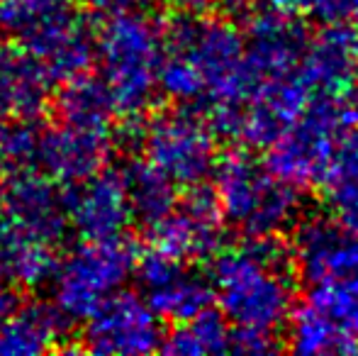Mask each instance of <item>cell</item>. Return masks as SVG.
Here are the masks:
<instances>
[{
  "instance_id": "cell-26",
  "label": "cell",
  "mask_w": 358,
  "mask_h": 356,
  "mask_svg": "<svg viewBox=\"0 0 358 356\" xmlns=\"http://www.w3.org/2000/svg\"><path fill=\"white\" fill-rule=\"evenodd\" d=\"M317 183L327 193V200L358 190V127L336 137Z\"/></svg>"
},
{
  "instance_id": "cell-12",
  "label": "cell",
  "mask_w": 358,
  "mask_h": 356,
  "mask_svg": "<svg viewBox=\"0 0 358 356\" xmlns=\"http://www.w3.org/2000/svg\"><path fill=\"white\" fill-rule=\"evenodd\" d=\"M3 208L15 227L47 244L62 242L69 232L64 190H59L57 180L37 169L8 173Z\"/></svg>"
},
{
  "instance_id": "cell-24",
  "label": "cell",
  "mask_w": 358,
  "mask_h": 356,
  "mask_svg": "<svg viewBox=\"0 0 358 356\" xmlns=\"http://www.w3.org/2000/svg\"><path fill=\"white\" fill-rule=\"evenodd\" d=\"M146 295H149L146 303L151 305V310H154L161 320L188 322L200 310L213 305L215 288L203 276L180 271L171 283H166L164 288L154 290V293H146Z\"/></svg>"
},
{
  "instance_id": "cell-18",
  "label": "cell",
  "mask_w": 358,
  "mask_h": 356,
  "mask_svg": "<svg viewBox=\"0 0 358 356\" xmlns=\"http://www.w3.org/2000/svg\"><path fill=\"white\" fill-rule=\"evenodd\" d=\"M69 318L54 303L17 305L0 325V354L34 356L44 354L66 339Z\"/></svg>"
},
{
  "instance_id": "cell-31",
  "label": "cell",
  "mask_w": 358,
  "mask_h": 356,
  "mask_svg": "<svg viewBox=\"0 0 358 356\" xmlns=\"http://www.w3.org/2000/svg\"><path fill=\"white\" fill-rule=\"evenodd\" d=\"M329 205L334 210V220L346 229L349 234L358 237V190L356 193H344L329 198Z\"/></svg>"
},
{
  "instance_id": "cell-33",
  "label": "cell",
  "mask_w": 358,
  "mask_h": 356,
  "mask_svg": "<svg viewBox=\"0 0 358 356\" xmlns=\"http://www.w3.org/2000/svg\"><path fill=\"white\" fill-rule=\"evenodd\" d=\"M71 3L85 5V8L95 10V13L115 15V13H134V10H144L154 0H71Z\"/></svg>"
},
{
  "instance_id": "cell-15",
  "label": "cell",
  "mask_w": 358,
  "mask_h": 356,
  "mask_svg": "<svg viewBox=\"0 0 358 356\" xmlns=\"http://www.w3.org/2000/svg\"><path fill=\"white\" fill-rule=\"evenodd\" d=\"M110 152H113V142L108 132L57 122L47 129L42 127L37 169H42L49 178L59 183L71 185L103 171Z\"/></svg>"
},
{
  "instance_id": "cell-6",
  "label": "cell",
  "mask_w": 358,
  "mask_h": 356,
  "mask_svg": "<svg viewBox=\"0 0 358 356\" xmlns=\"http://www.w3.org/2000/svg\"><path fill=\"white\" fill-rule=\"evenodd\" d=\"M146 162L176 185H198L213 176L217 166V137L205 118L190 110L161 113L142 127L139 139Z\"/></svg>"
},
{
  "instance_id": "cell-13",
  "label": "cell",
  "mask_w": 358,
  "mask_h": 356,
  "mask_svg": "<svg viewBox=\"0 0 358 356\" xmlns=\"http://www.w3.org/2000/svg\"><path fill=\"white\" fill-rule=\"evenodd\" d=\"M249 98L251 105L244 110L239 139H244L249 147L266 149L278 134L300 120L315 93L295 69L285 76L259 81Z\"/></svg>"
},
{
  "instance_id": "cell-28",
  "label": "cell",
  "mask_w": 358,
  "mask_h": 356,
  "mask_svg": "<svg viewBox=\"0 0 358 356\" xmlns=\"http://www.w3.org/2000/svg\"><path fill=\"white\" fill-rule=\"evenodd\" d=\"M159 88L176 103H198L205 100L203 78L198 69L178 52L164 49V57L159 64Z\"/></svg>"
},
{
  "instance_id": "cell-5",
  "label": "cell",
  "mask_w": 358,
  "mask_h": 356,
  "mask_svg": "<svg viewBox=\"0 0 358 356\" xmlns=\"http://www.w3.org/2000/svg\"><path fill=\"white\" fill-rule=\"evenodd\" d=\"M137 249L124 239H83L57 264L52 276L54 305L69 320H85L132 276Z\"/></svg>"
},
{
  "instance_id": "cell-4",
  "label": "cell",
  "mask_w": 358,
  "mask_h": 356,
  "mask_svg": "<svg viewBox=\"0 0 358 356\" xmlns=\"http://www.w3.org/2000/svg\"><path fill=\"white\" fill-rule=\"evenodd\" d=\"M215 195L222 218L244 237H275L290 227L300 213V193L261 169L244 152L217 159Z\"/></svg>"
},
{
  "instance_id": "cell-2",
  "label": "cell",
  "mask_w": 358,
  "mask_h": 356,
  "mask_svg": "<svg viewBox=\"0 0 358 356\" xmlns=\"http://www.w3.org/2000/svg\"><path fill=\"white\" fill-rule=\"evenodd\" d=\"M164 29L142 10L115 13L95 37V59L113 93L117 115L139 120L159 93Z\"/></svg>"
},
{
  "instance_id": "cell-17",
  "label": "cell",
  "mask_w": 358,
  "mask_h": 356,
  "mask_svg": "<svg viewBox=\"0 0 358 356\" xmlns=\"http://www.w3.org/2000/svg\"><path fill=\"white\" fill-rule=\"evenodd\" d=\"M52 83L37 59L0 37V118L37 120L49 108Z\"/></svg>"
},
{
  "instance_id": "cell-27",
  "label": "cell",
  "mask_w": 358,
  "mask_h": 356,
  "mask_svg": "<svg viewBox=\"0 0 358 356\" xmlns=\"http://www.w3.org/2000/svg\"><path fill=\"white\" fill-rule=\"evenodd\" d=\"M42 127L37 120L13 118L10 124H0V169L5 173L37 169V152Z\"/></svg>"
},
{
  "instance_id": "cell-7",
  "label": "cell",
  "mask_w": 358,
  "mask_h": 356,
  "mask_svg": "<svg viewBox=\"0 0 358 356\" xmlns=\"http://www.w3.org/2000/svg\"><path fill=\"white\" fill-rule=\"evenodd\" d=\"M164 342L161 318L146 300L129 290L110 293L85 318L83 352L142 356L159 352Z\"/></svg>"
},
{
  "instance_id": "cell-10",
  "label": "cell",
  "mask_w": 358,
  "mask_h": 356,
  "mask_svg": "<svg viewBox=\"0 0 358 356\" xmlns=\"http://www.w3.org/2000/svg\"><path fill=\"white\" fill-rule=\"evenodd\" d=\"M83 24L71 0H0V37L39 64Z\"/></svg>"
},
{
  "instance_id": "cell-9",
  "label": "cell",
  "mask_w": 358,
  "mask_h": 356,
  "mask_svg": "<svg viewBox=\"0 0 358 356\" xmlns=\"http://www.w3.org/2000/svg\"><path fill=\"white\" fill-rule=\"evenodd\" d=\"M307 47L305 24L297 15L275 8L273 3L254 10L246 22L244 52L254 81H268L295 71Z\"/></svg>"
},
{
  "instance_id": "cell-16",
  "label": "cell",
  "mask_w": 358,
  "mask_h": 356,
  "mask_svg": "<svg viewBox=\"0 0 358 356\" xmlns=\"http://www.w3.org/2000/svg\"><path fill=\"white\" fill-rule=\"evenodd\" d=\"M297 71L312 93H339L358 76V29L346 22H329L307 42Z\"/></svg>"
},
{
  "instance_id": "cell-19",
  "label": "cell",
  "mask_w": 358,
  "mask_h": 356,
  "mask_svg": "<svg viewBox=\"0 0 358 356\" xmlns=\"http://www.w3.org/2000/svg\"><path fill=\"white\" fill-rule=\"evenodd\" d=\"M54 113L64 124L108 132L117 108L105 78L90 76L85 71L62 83V90L54 98Z\"/></svg>"
},
{
  "instance_id": "cell-20",
  "label": "cell",
  "mask_w": 358,
  "mask_h": 356,
  "mask_svg": "<svg viewBox=\"0 0 358 356\" xmlns=\"http://www.w3.org/2000/svg\"><path fill=\"white\" fill-rule=\"evenodd\" d=\"M0 264L13 283L22 288H39L52 280L59 262L52 244L32 237L5 220L0 222Z\"/></svg>"
},
{
  "instance_id": "cell-14",
  "label": "cell",
  "mask_w": 358,
  "mask_h": 356,
  "mask_svg": "<svg viewBox=\"0 0 358 356\" xmlns=\"http://www.w3.org/2000/svg\"><path fill=\"white\" fill-rule=\"evenodd\" d=\"M292 259L302 280L310 285L346 278L358 273V237L336 220L310 218L295 234Z\"/></svg>"
},
{
  "instance_id": "cell-8",
  "label": "cell",
  "mask_w": 358,
  "mask_h": 356,
  "mask_svg": "<svg viewBox=\"0 0 358 356\" xmlns=\"http://www.w3.org/2000/svg\"><path fill=\"white\" fill-rule=\"evenodd\" d=\"M151 229V247L173 257L176 262L213 259L224 244V218L213 188L190 185L183 200L159 218Z\"/></svg>"
},
{
  "instance_id": "cell-25",
  "label": "cell",
  "mask_w": 358,
  "mask_h": 356,
  "mask_svg": "<svg viewBox=\"0 0 358 356\" xmlns=\"http://www.w3.org/2000/svg\"><path fill=\"white\" fill-rule=\"evenodd\" d=\"M307 303L324 315L341 334L358 342V273L310 285Z\"/></svg>"
},
{
  "instance_id": "cell-36",
  "label": "cell",
  "mask_w": 358,
  "mask_h": 356,
  "mask_svg": "<svg viewBox=\"0 0 358 356\" xmlns=\"http://www.w3.org/2000/svg\"><path fill=\"white\" fill-rule=\"evenodd\" d=\"M3 278H5V271H3V264H0V283H3Z\"/></svg>"
},
{
  "instance_id": "cell-34",
  "label": "cell",
  "mask_w": 358,
  "mask_h": 356,
  "mask_svg": "<svg viewBox=\"0 0 358 356\" xmlns=\"http://www.w3.org/2000/svg\"><path fill=\"white\" fill-rule=\"evenodd\" d=\"M17 295L13 293V290H8L3 283H0V325L8 320V315L13 313L15 308H17Z\"/></svg>"
},
{
  "instance_id": "cell-11",
  "label": "cell",
  "mask_w": 358,
  "mask_h": 356,
  "mask_svg": "<svg viewBox=\"0 0 358 356\" xmlns=\"http://www.w3.org/2000/svg\"><path fill=\"white\" fill-rule=\"evenodd\" d=\"M69 227L83 239H113L132 222L127 195L117 171H98L64 190Z\"/></svg>"
},
{
  "instance_id": "cell-23",
  "label": "cell",
  "mask_w": 358,
  "mask_h": 356,
  "mask_svg": "<svg viewBox=\"0 0 358 356\" xmlns=\"http://www.w3.org/2000/svg\"><path fill=\"white\" fill-rule=\"evenodd\" d=\"M290 349L305 356L322 354H356L358 342L341 334L322 313L310 303L290 310Z\"/></svg>"
},
{
  "instance_id": "cell-22",
  "label": "cell",
  "mask_w": 358,
  "mask_h": 356,
  "mask_svg": "<svg viewBox=\"0 0 358 356\" xmlns=\"http://www.w3.org/2000/svg\"><path fill=\"white\" fill-rule=\"evenodd\" d=\"M231 327L229 320L215 310L213 305L200 310L188 322H180L173 332L161 342L159 352L171 356H203V354H224L229 352Z\"/></svg>"
},
{
  "instance_id": "cell-1",
  "label": "cell",
  "mask_w": 358,
  "mask_h": 356,
  "mask_svg": "<svg viewBox=\"0 0 358 356\" xmlns=\"http://www.w3.org/2000/svg\"><path fill=\"white\" fill-rule=\"evenodd\" d=\"M213 288L222 315L234 327L280 329L292 310L290 252L275 237H254L249 244L215 254Z\"/></svg>"
},
{
  "instance_id": "cell-21",
  "label": "cell",
  "mask_w": 358,
  "mask_h": 356,
  "mask_svg": "<svg viewBox=\"0 0 358 356\" xmlns=\"http://www.w3.org/2000/svg\"><path fill=\"white\" fill-rule=\"evenodd\" d=\"M117 173L127 195L132 220L154 225L178 203V190H176L178 185L146 159H129Z\"/></svg>"
},
{
  "instance_id": "cell-35",
  "label": "cell",
  "mask_w": 358,
  "mask_h": 356,
  "mask_svg": "<svg viewBox=\"0 0 358 356\" xmlns=\"http://www.w3.org/2000/svg\"><path fill=\"white\" fill-rule=\"evenodd\" d=\"M5 185H8V173L0 169V210H3V203H5Z\"/></svg>"
},
{
  "instance_id": "cell-3",
  "label": "cell",
  "mask_w": 358,
  "mask_h": 356,
  "mask_svg": "<svg viewBox=\"0 0 358 356\" xmlns=\"http://www.w3.org/2000/svg\"><path fill=\"white\" fill-rule=\"evenodd\" d=\"M164 49L198 69L210 105H241L256 81L246 66L244 37L220 15H180L164 29Z\"/></svg>"
},
{
  "instance_id": "cell-29",
  "label": "cell",
  "mask_w": 358,
  "mask_h": 356,
  "mask_svg": "<svg viewBox=\"0 0 358 356\" xmlns=\"http://www.w3.org/2000/svg\"><path fill=\"white\" fill-rule=\"evenodd\" d=\"M180 271H183L180 262H176L169 254L159 252L156 247H149L146 252H137L132 276L139 280V285L146 293H154V290L164 288L166 283H171Z\"/></svg>"
},
{
  "instance_id": "cell-32",
  "label": "cell",
  "mask_w": 358,
  "mask_h": 356,
  "mask_svg": "<svg viewBox=\"0 0 358 356\" xmlns=\"http://www.w3.org/2000/svg\"><path fill=\"white\" fill-rule=\"evenodd\" d=\"M176 3L195 15H231L241 13L251 0H176Z\"/></svg>"
},
{
  "instance_id": "cell-30",
  "label": "cell",
  "mask_w": 358,
  "mask_h": 356,
  "mask_svg": "<svg viewBox=\"0 0 358 356\" xmlns=\"http://www.w3.org/2000/svg\"><path fill=\"white\" fill-rule=\"evenodd\" d=\"M229 352H236V354H268V352H275V337L271 332L234 327V329H231V339H229Z\"/></svg>"
}]
</instances>
